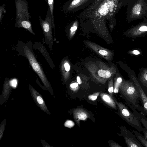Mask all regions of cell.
Masks as SVG:
<instances>
[{
  "instance_id": "7",
  "label": "cell",
  "mask_w": 147,
  "mask_h": 147,
  "mask_svg": "<svg viewBox=\"0 0 147 147\" xmlns=\"http://www.w3.org/2000/svg\"><path fill=\"white\" fill-rule=\"evenodd\" d=\"M22 0H17L16 1V17H23L29 19L30 17L29 13L28 11L27 7L24 5V1Z\"/></svg>"
},
{
  "instance_id": "3",
  "label": "cell",
  "mask_w": 147,
  "mask_h": 147,
  "mask_svg": "<svg viewBox=\"0 0 147 147\" xmlns=\"http://www.w3.org/2000/svg\"><path fill=\"white\" fill-rule=\"evenodd\" d=\"M25 54L33 69L38 75L44 85L48 88L50 86L41 67L31 51L27 47L24 48Z\"/></svg>"
},
{
  "instance_id": "13",
  "label": "cell",
  "mask_w": 147,
  "mask_h": 147,
  "mask_svg": "<svg viewBox=\"0 0 147 147\" xmlns=\"http://www.w3.org/2000/svg\"><path fill=\"white\" fill-rule=\"evenodd\" d=\"M132 132L142 145L144 146L147 147V139L145 136H143L136 131L134 130Z\"/></svg>"
},
{
  "instance_id": "2",
  "label": "cell",
  "mask_w": 147,
  "mask_h": 147,
  "mask_svg": "<svg viewBox=\"0 0 147 147\" xmlns=\"http://www.w3.org/2000/svg\"><path fill=\"white\" fill-rule=\"evenodd\" d=\"M114 100L118 107L119 113L121 117L127 123L137 130L142 132L144 128L138 118L129 110L123 103Z\"/></svg>"
},
{
  "instance_id": "1",
  "label": "cell",
  "mask_w": 147,
  "mask_h": 147,
  "mask_svg": "<svg viewBox=\"0 0 147 147\" xmlns=\"http://www.w3.org/2000/svg\"><path fill=\"white\" fill-rule=\"evenodd\" d=\"M120 89L127 103L131 104L135 108H139L138 101L141 98L135 85L129 81H125L120 86Z\"/></svg>"
},
{
  "instance_id": "21",
  "label": "cell",
  "mask_w": 147,
  "mask_h": 147,
  "mask_svg": "<svg viewBox=\"0 0 147 147\" xmlns=\"http://www.w3.org/2000/svg\"><path fill=\"white\" fill-rule=\"evenodd\" d=\"M11 86L13 88H16L17 85V81L16 79H13L10 82Z\"/></svg>"
},
{
  "instance_id": "11",
  "label": "cell",
  "mask_w": 147,
  "mask_h": 147,
  "mask_svg": "<svg viewBox=\"0 0 147 147\" xmlns=\"http://www.w3.org/2000/svg\"><path fill=\"white\" fill-rule=\"evenodd\" d=\"M31 92L35 101L39 107L44 111H48L47 107L42 97L39 94L32 88H31Z\"/></svg>"
},
{
  "instance_id": "10",
  "label": "cell",
  "mask_w": 147,
  "mask_h": 147,
  "mask_svg": "<svg viewBox=\"0 0 147 147\" xmlns=\"http://www.w3.org/2000/svg\"><path fill=\"white\" fill-rule=\"evenodd\" d=\"M73 114L74 119L78 124L80 120H85L89 117V114L84 109L80 108L74 111Z\"/></svg>"
},
{
  "instance_id": "9",
  "label": "cell",
  "mask_w": 147,
  "mask_h": 147,
  "mask_svg": "<svg viewBox=\"0 0 147 147\" xmlns=\"http://www.w3.org/2000/svg\"><path fill=\"white\" fill-rule=\"evenodd\" d=\"M134 80L142 102L144 113L147 116V96L137 81L135 79H134Z\"/></svg>"
},
{
  "instance_id": "6",
  "label": "cell",
  "mask_w": 147,
  "mask_h": 147,
  "mask_svg": "<svg viewBox=\"0 0 147 147\" xmlns=\"http://www.w3.org/2000/svg\"><path fill=\"white\" fill-rule=\"evenodd\" d=\"M122 136L128 147H142L141 143L139 141L135 134L132 133L127 128L122 127L121 128Z\"/></svg>"
},
{
  "instance_id": "30",
  "label": "cell",
  "mask_w": 147,
  "mask_h": 147,
  "mask_svg": "<svg viewBox=\"0 0 147 147\" xmlns=\"http://www.w3.org/2000/svg\"><path fill=\"white\" fill-rule=\"evenodd\" d=\"M46 2L47 3L48 2V0H45Z\"/></svg>"
},
{
  "instance_id": "27",
  "label": "cell",
  "mask_w": 147,
  "mask_h": 147,
  "mask_svg": "<svg viewBox=\"0 0 147 147\" xmlns=\"http://www.w3.org/2000/svg\"><path fill=\"white\" fill-rule=\"evenodd\" d=\"M1 126L0 130V139L1 138L2 135H3V133L4 131V126Z\"/></svg>"
},
{
  "instance_id": "20",
  "label": "cell",
  "mask_w": 147,
  "mask_h": 147,
  "mask_svg": "<svg viewBox=\"0 0 147 147\" xmlns=\"http://www.w3.org/2000/svg\"><path fill=\"white\" fill-rule=\"evenodd\" d=\"M100 93V92H97L90 95L88 96V98L90 100H95L97 98Z\"/></svg>"
},
{
  "instance_id": "12",
  "label": "cell",
  "mask_w": 147,
  "mask_h": 147,
  "mask_svg": "<svg viewBox=\"0 0 147 147\" xmlns=\"http://www.w3.org/2000/svg\"><path fill=\"white\" fill-rule=\"evenodd\" d=\"M100 96L102 100L109 106L116 109V103L111 95L105 93H101Z\"/></svg>"
},
{
  "instance_id": "24",
  "label": "cell",
  "mask_w": 147,
  "mask_h": 147,
  "mask_svg": "<svg viewBox=\"0 0 147 147\" xmlns=\"http://www.w3.org/2000/svg\"><path fill=\"white\" fill-rule=\"evenodd\" d=\"M64 67L65 70L67 71H69L70 69V66L68 63H66L64 64Z\"/></svg>"
},
{
  "instance_id": "14",
  "label": "cell",
  "mask_w": 147,
  "mask_h": 147,
  "mask_svg": "<svg viewBox=\"0 0 147 147\" xmlns=\"http://www.w3.org/2000/svg\"><path fill=\"white\" fill-rule=\"evenodd\" d=\"M54 0H48V7H49L52 18V24L53 28L54 30L55 29V24L53 16V6H54Z\"/></svg>"
},
{
  "instance_id": "8",
  "label": "cell",
  "mask_w": 147,
  "mask_h": 147,
  "mask_svg": "<svg viewBox=\"0 0 147 147\" xmlns=\"http://www.w3.org/2000/svg\"><path fill=\"white\" fill-rule=\"evenodd\" d=\"M16 27L23 28L29 31L31 33L35 34L33 32L29 19L24 17H16L15 23Z\"/></svg>"
},
{
  "instance_id": "22",
  "label": "cell",
  "mask_w": 147,
  "mask_h": 147,
  "mask_svg": "<svg viewBox=\"0 0 147 147\" xmlns=\"http://www.w3.org/2000/svg\"><path fill=\"white\" fill-rule=\"evenodd\" d=\"M141 6H138L135 7L134 9V13L137 14L138 12H140L141 9Z\"/></svg>"
},
{
  "instance_id": "15",
  "label": "cell",
  "mask_w": 147,
  "mask_h": 147,
  "mask_svg": "<svg viewBox=\"0 0 147 147\" xmlns=\"http://www.w3.org/2000/svg\"><path fill=\"white\" fill-rule=\"evenodd\" d=\"M99 75L104 78H108L111 76V74L110 72L107 70L101 69L99 70L98 72Z\"/></svg>"
},
{
  "instance_id": "18",
  "label": "cell",
  "mask_w": 147,
  "mask_h": 147,
  "mask_svg": "<svg viewBox=\"0 0 147 147\" xmlns=\"http://www.w3.org/2000/svg\"><path fill=\"white\" fill-rule=\"evenodd\" d=\"M75 124L73 121L70 120H67L65 123L64 125L65 127L71 128L74 127Z\"/></svg>"
},
{
  "instance_id": "29",
  "label": "cell",
  "mask_w": 147,
  "mask_h": 147,
  "mask_svg": "<svg viewBox=\"0 0 147 147\" xmlns=\"http://www.w3.org/2000/svg\"><path fill=\"white\" fill-rule=\"evenodd\" d=\"M77 82L78 84H81L82 83L80 78L79 76H78L77 78Z\"/></svg>"
},
{
  "instance_id": "5",
  "label": "cell",
  "mask_w": 147,
  "mask_h": 147,
  "mask_svg": "<svg viewBox=\"0 0 147 147\" xmlns=\"http://www.w3.org/2000/svg\"><path fill=\"white\" fill-rule=\"evenodd\" d=\"M40 24L43 31L46 42L47 44L52 45L53 42L52 28H53L52 18L51 11L48 7L45 19L43 20L39 16Z\"/></svg>"
},
{
  "instance_id": "25",
  "label": "cell",
  "mask_w": 147,
  "mask_h": 147,
  "mask_svg": "<svg viewBox=\"0 0 147 147\" xmlns=\"http://www.w3.org/2000/svg\"><path fill=\"white\" fill-rule=\"evenodd\" d=\"M139 30L141 31H147V26H142L139 28Z\"/></svg>"
},
{
  "instance_id": "26",
  "label": "cell",
  "mask_w": 147,
  "mask_h": 147,
  "mask_svg": "<svg viewBox=\"0 0 147 147\" xmlns=\"http://www.w3.org/2000/svg\"><path fill=\"white\" fill-rule=\"evenodd\" d=\"M70 86L72 88H76L78 86V84L77 83H73L71 84Z\"/></svg>"
},
{
  "instance_id": "23",
  "label": "cell",
  "mask_w": 147,
  "mask_h": 147,
  "mask_svg": "<svg viewBox=\"0 0 147 147\" xmlns=\"http://www.w3.org/2000/svg\"><path fill=\"white\" fill-rule=\"evenodd\" d=\"M99 53L100 54L103 55H107L108 54L107 51L105 50H100L99 51Z\"/></svg>"
},
{
  "instance_id": "17",
  "label": "cell",
  "mask_w": 147,
  "mask_h": 147,
  "mask_svg": "<svg viewBox=\"0 0 147 147\" xmlns=\"http://www.w3.org/2000/svg\"><path fill=\"white\" fill-rule=\"evenodd\" d=\"M122 81V79L121 78H117V82L115 84V88L114 89L113 92L114 93H116L118 92L119 87Z\"/></svg>"
},
{
  "instance_id": "28",
  "label": "cell",
  "mask_w": 147,
  "mask_h": 147,
  "mask_svg": "<svg viewBox=\"0 0 147 147\" xmlns=\"http://www.w3.org/2000/svg\"><path fill=\"white\" fill-rule=\"evenodd\" d=\"M133 53L135 55H138L140 54V52L137 50H134L133 51Z\"/></svg>"
},
{
  "instance_id": "4",
  "label": "cell",
  "mask_w": 147,
  "mask_h": 147,
  "mask_svg": "<svg viewBox=\"0 0 147 147\" xmlns=\"http://www.w3.org/2000/svg\"><path fill=\"white\" fill-rule=\"evenodd\" d=\"M96 0H68L62 7L66 13H73L84 9Z\"/></svg>"
},
{
  "instance_id": "19",
  "label": "cell",
  "mask_w": 147,
  "mask_h": 147,
  "mask_svg": "<svg viewBox=\"0 0 147 147\" xmlns=\"http://www.w3.org/2000/svg\"><path fill=\"white\" fill-rule=\"evenodd\" d=\"M141 80L143 82L147 84V71H144L141 76Z\"/></svg>"
},
{
  "instance_id": "16",
  "label": "cell",
  "mask_w": 147,
  "mask_h": 147,
  "mask_svg": "<svg viewBox=\"0 0 147 147\" xmlns=\"http://www.w3.org/2000/svg\"><path fill=\"white\" fill-rule=\"evenodd\" d=\"M5 5L3 4L0 7V22L1 24H2V22L3 16V13H5L6 11L5 8Z\"/></svg>"
}]
</instances>
